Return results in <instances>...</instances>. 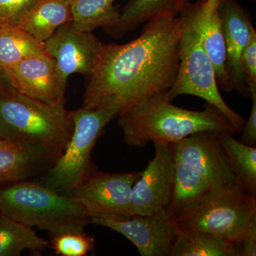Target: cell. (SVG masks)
I'll return each mask as SVG.
<instances>
[{
    "instance_id": "cell-15",
    "label": "cell",
    "mask_w": 256,
    "mask_h": 256,
    "mask_svg": "<svg viewBox=\"0 0 256 256\" xmlns=\"http://www.w3.org/2000/svg\"><path fill=\"white\" fill-rule=\"evenodd\" d=\"M54 161L36 149L0 138V186L24 181Z\"/></svg>"
},
{
    "instance_id": "cell-9",
    "label": "cell",
    "mask_w": 256,
    "mask_h": 256,
    "mask_svg": "<svg viewBox=\"0 0 256 256\" xmlns=\"http://www.w3.org/2000/svg\"><path fill=\"white\" fill-rule=\"evenodd\" d=\"M90 224L122 234L142 256H170L180 232L176 218L168 210L149 216H132L126 220L92 218Z\"/></svg>"
},
{
    "instance_id": "cell-31",
    "label": "cell",
    "mask_w": 256,
    "mask_h": 256,
    "mask_svg": "<svg viewBox=\"0 0 256 256\" xmlns=\"http://www.w3.org/2000/svg\"><path fill=\"white\" fill-rule=\"evenodd\" d=\"M2 24L0 23V25Z\"/></svg>"
},
{
    "instance_id": "cell-14",
    "label": "cell",
    "mask_w": 256,
    "mask_h": 256,
    "mask_svg": "<svg viewBox=\"0 0 256 256\" xmlns=\"http://www.w3.org/2000/svg\"><path fill=\"white\" fill-rule=\"evenodd\" d=\"M226 50V68L234 92L250 98V89L242 68V50L255 30L252 18L236 0H220L217 6Z\"/></svg>"
},
{
    "instance_id": "cell-12",
    "label": "cell",
    "mask_w": 256,
    "mask_h": 256,
    "mask_svg": "<svg viewBox=\"0 0 256 256\" xmlns=\"http://www.w3.org/2000/svg\"><path fill=\"white\" fill-rule=\"evenodd\" d=\"M173 146L175 154L206 178L210 188L238 184L217 131H200Z\"/></svg>"
},
{
    "instance_id": "cell-17",
    "label": "cell",
    "mask_w": 256,
    "mask_h": 256,
    "mask_svg": "<svg viewBox=\"0 0 256 256\" xmlns=\"http://www.w3.org/2000/svg\"><path fill=\"white\" fill-rule=\"evenodd\" d=\"M188 0H128L116 22L102 28L104 32L114 38L139 28L159 15H178Z\"/></svg>"
},
{
    "instance_id": "cell-11",
    "label": "cell",
    "mask_w": 256,
    "mask_h": 256,
    "mask_svg": "<svg viewBox=\"0 0 256 256\" xmlns=\"http://www.w3.org/2000/svg\"><path fill=\"white\" fill-rule=\"evenodd\" d=\"M14 90L50 105L65 106L66 85L46 50L20 60L6 73Z\"/></svg>"
},
{
    "instance_id": "cell-32",
    "label": "cell",
    "mask_w": 256,
    "mask_h": 256,
    "mask_svg": "<svg viewBox=\"0 0 256 256\" xmlns=\"http://www.w3.org/2000/svg\"><path fill=\"white\" fill-rule=\"evenodd\" d=\"M0 214H1V212H0Z\"/></svg>"
},
{
    "instance_id": "cell-10",
    "label": "cell",
    "mask_w": 256,
    "mask_h": 256,
    "mask_svg": "<svg viewBox=\"0 0 256 256\" xmlns=\"http://www.w3.org/2000/svg\"><path fill=\"white\" fill-rule=\"evenodd\" d=\"M154 144V156L133 186L130 214L149 216L168 210L174 180L173 144Z\"/></svg>"
},
{
    "instance_id": "cell-26",
    "label": "cell",
    "mask_w": 256,
    "mask_h": 256,
    "mask_svg": "<svg viewBox=\"0 0 256 256\" xmlns=\"http://www.w3.org/2000/svg\"><path fill=\"white\" fill-rule=\"evenodd\" d=\"M38 0H0V23L18 26L20 20Z\"/></svg>"
},
{
    "instance_id": "cell-29",
    "label": "cell",
    "mask_w": 256,
    "mask_h": 256,
    "mask_svg": "<svg viewBox=\"0 0 256 256\" xmlns=\"http://www.w3.org/2000/svg\"><path fill=\"white\" fill-rule=\"evenodd\" d=\"M236 248L238 256H256V218L249 226L246 233Z\"/></svg>"
},
{
    "instance_id": "cell-3",
    "label": "cell",
    "mask_w": 256,
    "mask_h": 256,
    "mask_svg": "<svg viewBox=\"0 0 256 256\" xmlns=\"http://www.w3.org/2000/svg\"><path fill=\"white\" fill-rule=\"evenodd\" d=\"M73 130L65 106L50 105L14 88L0 90V138L36 149L55 162Z\"/></svg>"
},
{
    "instance_id": "cell-23",
    "label": "cell",
    "mask_w": 256,
    "mask_h": 256,
    "mask_svg": "<svg viewBox=\"0 0 256 256\" xmlns=\"http://www.w3.org/2000/svg\"><path fill=\"white\" fill-rule=\"evenodd\" d=\"M48 245L31 227L0 214V256H20L26 250L41 254Z\"/></svg>"
},
{
    "instance_id": "cell-1",
    "label": "cell",
    "mask_w": 256,
    "mask_h": 256,
    "mask_svg": "<svg viewBox=\"0 0 256 256\" xmlns=\"http://www.w3.org/2000/svg\"><path fill=\"white\" fill-rule=\"evenodd\" d=\"M182 32L180 14H164L146 22L140 35L129 43L102 44L82 106L92 107L114 96L124 110L169 92L178 75Z\"/></svg>"
},
{
    "instance_id": "cell-4",
    "label": "cell",
    "mask_w": 256,
    "mask_h": 256,
    "mask_svg": "<svg viewBox=\"0 0 256 256\" xmlns=\"http://www.w3.org/2000/svg\"><path fill=\"white\" fill-rule=\"evenodd\" d=\"M2 214L52 235L84 232L90 218L70 195L43 183L20 181L0 186Z\"/></svg>"
},
{
    "instance_id": "cell-22",
    "label": "cell",
    "mask_w": 256,
    "mask_h": 256,
    "mask_svg": "<svg viewBox=\"0 0 256 256\" xmlns=\"http://www.w3.org/2000/svg\"><path fill=\"white\" fill-rule=\"evenodd\" d=\"M45 50L44 42L20 26L0 25V70L5 75L20 60Z\"/></svg>"
},
{
    "instance_id": "cell-8",
    "label": "cell",
    "mask_w": 256,
    "mask_h": 256,
    "mask_svg": "<svg viewBox=\"0 0 256 256\" xmlns=\"http://www.w3.org/2000/svg\"><path fill=\"white\" fill-rule=\"evenodd\" d=\"M140 172L106 173L94 172L72 192L88 218L126 220L130 210L134 183Z\"/></svg>"
},
{
    "instance_id": "cell-13",
    "label": "cell",
    "mask_w": 256,
    "mask_h": 256,
    "mask_svg": "<svg viewBox=\"0 0 256 256\" xmlns=\"http://www.w3.org/2000/svg\"><path fill=\"white\" fill-rule=\"evenodd\" d=\"M45 50L56 62L60 78L66 84L69 76L80 74L90 78L102 43L92 32H82L68 22L44 42Z\"/></svg>"
},
{
    "instance_id": "cell-18",
    "label": "cell",
    "mask_w": 256,
    "mask_h": 256,
    "mask_svg": "<svg viewBox=\"0 0 256 256\" xmlns=\"http://www.w3.org/2000/svg\"><path fill=\"white\" fill-rule=\"evenodd\" d=\"M73 21L72 0H38L18 26L44 42L64 24Z\"/></svg>"
},
{
    "instance_id": "cell-19",
    "label": "cell",
    "mask_w": 256,
    "mask_h": 256,
    "mask_svg": "<svg viewBox=\"0 0 256 256\" xmlns=\"http://www.w3.org/2000/svg\"><path fill=\"white\" fill-rule=\"evenodd\" d=\"M174 180L168 210L175 218L201 201L210 191L206 178L174 153Z\"/></svg>"
},
{
    "instance_id": "cell-25",
    "label": "cell",
    "mask_w": 256,
    "mask_h": 256,
    "mask_svg": "<svg viewBox=\"0 0 256 256\" xmlns=\"http://www.w3.org/2000/svg\"><path fill=\"white\" fill-rule=\"evenodd\" d=\"M50 244L56 254L62 256H85L95 246L94 237L84 232L52 235Z\"/></svg>"
},
{
    "instance_id": "cell-28",
    "label": "cell",
    "mask_w": 256,
    "mask_h": 256,
    "mask_svg": "<svg viewBox=\"0 0 256 256\" xmlns=\"http://www.w3.org/2000/svg\"><path fill=\"white\" fill-rule=\"evenodd\" d=\"M250 98H252V108L250 116L245 122L242 130L240 142L250 146H256V86H249Z\"/></svg>"
},
{
    "instance_id": "cell-16",
    "label": "cell",
    "mask_w": 256,
    "mask_h": 256,
    "mask_svg": "<svg viewBox=\"0 0 256 256\" xmlns=\"http://www.w3.org/2000/svg\"><path fill=\"white\" fill-rule=\"evenodd\" d=\"M220 0H202V42L214 68L218 88L226 92H234L226 68V50L222 21L217 10Z\"/></svg>"
},
{
    "instance_id": "cell-27",
    "label": "cell",
    "mask_w": 256,
    "mask_h": 256,
    "mask_svg": "<svg viewBox=\"0 0 256 256\" xmlns=\"http://www.w3.org/2000/svg\"><path fill=\"white\" fill-rule=\"evenodd\" d=\"M242 73L248 86H256V31L252 32L248 43L242 50Z\"/></svg>"
},
{
    "instance_id": "cell-30",
    "label": "cell",
    "mask_w": 256,
    "mask_h": 256,
    "mask_svg": "<svg viewBox=\"0 0 256 256\" xmlns=\"http://www.w3.org/2000/svg\"><path fill=\"white\" fill-rule=\"evenodd\" d=\"M14 88L12 86L9 79L6 75L0 70V90H6V89Z\"/></svg>"
},
{
    "instance_id": "cell-24",
    "label": "cell",
    "mask_w": 256,
    "mask_h": 256,
    "mask_svg": "<svg viewBox=\"0 0 256 256\" xmlns=\"http://www.w3.org/2000/svg\"><path fill=\"white\" fill-rule=\"evenodd\" d=\"M114 0H72L73 25L82 32H92L112 24L119 18Z\"/></svg>"
},
{
    "instance_id": "cell-21",
    "label": "cell",
    "mask_w": 256,
    "mask_h": 256,
    "mask_svg": "<svg viewBox=\"0 0 256 256\" xmlns=\"http://www.w3.org/2000/svg\"><path fill=\"white\" fill-rule=\"evenodd\" d=\"M228 132H218L237 183L247 193L256 196V148L244 144Z\"/></svg>"
},
{
    "instance_id": "cell-7",
    "label": "cell",
    "mask_w": 256,
    "mask_h": 256,
    "mask_svg": "<svg viewBox=\"0 0 256 256\" xmlns=\"http://www.w3.org/2000/svg\"><path fill=\"white\" fill-rule=\"evenodd\" d=\"M256 218V196L238 184L210 188L205 196L176 218L180 230H200L238 246Z\"/></svg>"
},
{
    "instance_id": "cell-2",
    "label": "cell",
    "mask_w": 256,
    "mask_h": 256,
    "mask_svg": "<svg viewBox=\"0 0 256 256\" xmlns=\"http://www.w3.org/2000/svg\"><path fill=\"white\" fill-rule=\"evenodd\" d=\"M166 94L150 96L118 114L124 142L143 148L154 144H175L204 130L236 134L233 124L215 106L206 104L204 110H188L173 105Z\"/></svg>"
},
{
    "instance_id": "cell-5",
    "label": "cell",
    "mask_w": 256,
    "mask_h": 256,
    "mask_svg": "<svg viewBox=\"0 0 256 256\" xmlns=\"http://www.w3.org/2000/svg\"><path fill=\"white\" fill-rule=\"evenodd\" d=\"M202 0L185 5L180 12L183 32L180 42V65L176 78L166 97L172 101L178 96L191 95L206 101L223 112L237 132L245 124L244 116L229 107L220 95L213 64L202 42Z\"/></svg>"
},
{
    "instance_id": "cell-20",
    "label": "cell",
    "mask_w": 256,
    "mask_h": 256,
    "mask_svg": "<svg viewBox=\"0 0 256 256\" xmlns=\"http://www.w3.org/2000/svg\"><path fill=\"white\" fill-rule=\"evenodd\" d=\"M170 256H238L228 240L200 230H180Z\"/></svg>"
},
{
    "instance_id": "cell-6",
    "label": "cell",
    "mask_w": 256,
    "mask_h": 256,
    "mask_svg": "<svg viewBox=\"0 0 256 256\" xmlns=\"http://www.w3.org/2000/svg\"><path fill=\"white\" fill-rule=\"evenodd\" d=\"M120 102L114 96L104 98L92 107L70 111L74 130L63 154L44 178V184L70 195L94 170L92 152L104 128L118 116Z\"/></svg>"
}]
</instances>
